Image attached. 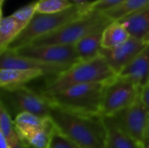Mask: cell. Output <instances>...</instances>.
Here are the masks:
<instances>
[{"label":"cell","instance_id":"obj_9","mask_svg":"<svg viewBox=\"0 0 149 148\" xmlns=\"http://www.w3.org/2000/svg\"><path fill=\"white\" fill-rule=\"evenodd\" d=\"M13 51L19 56L51 65L71 67L79 62L75 44L39 46L28 44Z\"/></svg>","mask_w":149,"mask_h":148},{"label":"cell","instance_id":"obj_30","mask_svg":"<svg viewBox=\"0 0 149 148\" xmlns=\"http://www.w3.org/2000/svg\"><path fill=\"white\" fill-rule=\"evenodd\" d=\"M0 148H10L7 142H6V140H5V139H4V137H3V135L1 133H0Z\"/></svg>","mask_w":149,"mask_h":148},{"label":"cell","instance_id":"obj_27","mask_svg":"<svg viewBox=\"0 0 149 148\" xmlns=\"http://www.w3.org/2000/svg\"><path fill=\"white\" fill-rule=\"evenodd\" d=\"M141 101L143 102V104L145 105V106L149 111V83L145 87H143L141 89Z\"/></svg>","mask_w":149,"mask_h":148},{"label":"cell","instance_id":"obj_10","mask_svg":"<svg viewBox=\"0 0 149 148\" xmlns=\"http://www.w3.org/2000/svg\"><path fill=\"white\" fill-rule=\"evenodd\" d=\"M148 45L142 39L131 37L124 44L113 48H101L100 54L107 61L110 67L118 75L127 65H128Z\"/></svg>","mask_w":149,"mask_h":148},{"label":"cell","instance_id":"obj_19","mask_svg":"<svg viewBox=\"0 0 149 148\" xmlns=\"http://www.w3.org/2000/svg\"><path fill=\"white\" fill-rule=\"evenodd\" d=\"M148 4L149 0H126L119 5L103 12V14L113 22L120 21Z\"/></svg>","mask_w":149,"mask_h":148},{"label":"cell","instance_id":"obj_28","mask_svg":"<svg viewBox=\"0 0 149 148\" xmlns=\"http://www.w3.org/2000/svg\"><path fill=\"white\" fill-rule=\"evenodd\" d=\"M149 145V119L148 121V125H147V128H146V132H145V135H144V140H143V147H146L147 146Z\"/></svg>","mask_w":149,"mask_h":148},{"label":"cell","instance_id":"obj_7","mask_svg":"<svg viewBox=\"0 0 149 148\" xmlns=\"http://www.w3.org/2000/svg\"><path fill=\"white\" fill-rule=\"evenodd\" d=\"M141 92L139 86L118 76L105 83L100 115L110 117L131 106L140 98Z\"/></svg>","mask_w":149,"mask_h":148},{"label":"cell","instance_id":"obj_25","mask_svg":"<svg viewBox=\"0 0 149 148\" xmlns=\"http://www.w3.org/2000/svg\"><path fill=\"white\" fill-rule=\"evenodd\" d=\"M57 127V126H56ZM49 148H79L72 141H71L65 135L56 128Z\"/></svg>","mask_w":149,"mask_h":148},{"label":"cell","instance_id":"obj_6","mask_svg":"<svg viewBox=\"0 0 149 148\" xmlns=\"http://www.w3.org/2000/svg\"><path fill=\"white\" fill-rule=\"evenodd\" d=\"M107 19V17L102 12L92 10L60 29L35 39L31 44L36 46L76 44L86 35L93 31Z\"/></svg>","mask_w":149,"mask_h":148},{"label":"cell","instance_id":"obj_12","mask_svg":"<svg viewBox=\"0 0 149 148\" xmlns=\"http://www.w3.org/2000/svg\"><path fill=\"white\" fill-rule=\"evenodd\" d=\"M118 77L128 80L141 89L149 83V44L145 49L119 74Z\"/></svg>","mask_w":149,"mask_h":148},{"label":"cell","instance_id":"obj_29","mask_svg":"<svg viewBox=\"0 0 149 148\" xmlns=\"http://www.w3.org/2000/svg\"><path fill=\"white\" fill-rule=\"evenodd\" d=\"M69 1L72 2L73 4H78V5H82V6L89 5L91 3L89 0H69Z\"/></svg>","mask_w":149,"mask_h":148},{"label":"cell","instance_id":"obj_2","mask_svg":"<svg viewBox=\"0 0 149 148\" xmlns=\"http://www.w3.org/2000/svg\"><path fill=\"white\" fill-rule=\"evenodd\" d=\"M118 75L110 67L102 55L88 61H79L66 71L49 77L44 88L39 92L43 94L54 93L72 85L89 83H107Z\"/></svg>","mask_w":149,"mask_h":148},{"label":"cell","instance_id":"obj_22","mask_svg":"<svg viewBox=\"0 0 149 148\" xmlns=\"http://www.w3.org/2000/svg\"><path fill=\"white\" fill-rule=\"evenodd\" d=\"M46 119L40 118L31 113H21L17 114L13 120L18 137L31 130L41 127Z\"/></svg>","mask_w":149,"mask_h":148},{"label":"cell","instance_id":"obj_23","mask_svg":"<svg viewBox=\"0 0 149 148\" xmlns=\"http://www.w3.org/2000/svg\"><path fill=\"white\" fill-rule=\"evenodd\" d=\"M73 5L69 0H38L37 13L52 14L65 10Z\"/></svg>","mask_w":149,"mask_h":148},{"label":"cell","instance_id":"obj_32","mask_svg":"<svg viewBox=\"0 0 149 148\" xmlns=\"http://www.w3.org/2000/svg\"><path fill=\"white\" fill-rule=\"evenodd\" d=\"M13 148H28V147H26V146H25V145H24V144L20 140V141L18 142V144H17L15 147H13Z\"/></svg>","mask_w":149,"mask_h":148},{"label":"cell","instance_id":"obj_24","mask_svg":"<svg viewBox=\"0 0 149 148\" xmlns=\"http://www.w3.org/2000/svg\"><path fill=\"white\" fill-rule=\"evenodd\" d=\"M37 3L38 0L31 2L14 11L10 16L27 25L37 12Z\"/></svg>","mask_w":149,"mask_h":148},{"label":"cell","instance_id":"obj_33","mask_svg":"<svg viewBox=\"0 0 149 148\" xmlns=\"http://www.w3.org/2000/svg\"><path fill=\"white\" fill-rule=\"evenodd\" d=\"M144 148H149V145H148V146H147L146 147H144Z\"/></svg>","mask_w":149,"mask_h":148},{"label":"cell","instance_id":"obj_14","mask_svg":"<svg viewBox=\"0 0 149 148\" xmlns=\"http://www.w3.org/2000/svg\"><path fill=\"white\" fill-rule=\"evenodd\" d=\"M56 128L52 118L49 117L41 127L20 135L19 140L28 148H49Z\"/></svg>","mask_w":149,"mask_h":148},{"label":"cell","instance_id":"obj_16","mask_svg":"<svg viewBox=\"0 0 149 148\" xmlns=\"http://www.w3.org/2000/svg\"><path fill=\"white\" fill-rule=\"evenodd\" d=\"M119 22L125 26L131 37L144 40L149 35V4Z\"/></svg>","mask_w":149,"mask_h":148},{"label":"cell","instance_id":"obj_17","mask_svg":"<svg viewBox=\"0 0 149 148\" xmlns=\"http://www.w3.org/2000/svg\"><path fill=\"white\" fill-rule=\"evenodd\" d=\"M27 25L11 16L0 19V53L6 51L9 45L17 38Z\"/></svg>","mask_w":149,"mask_h":148},{"label":"cell","instance_id":"obj_20","mask_svg":"<svg viewBox=\"0 0 149 148\" xmlns=\"http://www.w3.org/2000/svg\"><path fill=\"white\" fill-rule=\"evenodd\" d=\"M104 123L107 130L106 148H143L134 140L113 125L105 120Z\"/></svg>","mask_w":149,"mask_h":148},{"label":"cell","instance_id":"obj_5","mask_svg":"<svg viewBox=\"0 0 149 148\" xmlns=\"http://www.w3.org/2000/svg\"><path fill=\"white\" fill-rule=\"evenodd\" d=\"M1 104L13 120L21 113H31L40 118H48L51 114L52 106L48 99L26 85L1 88Z\"/></svg>","mask_w":149,"mask_h":148},{"label":"cell","instance_id":"obj_18","mask_svg":"<svg viewBox=\"0 0 149 148\" xmlns=\"http://www.w3.org/2000/svg\"><path fill=\"white\" fill-rule=\"evenodd\" d=\"M131 38V35L125 28V26L119 21L112 22L104 30L101 42V48L113 49L125 42Z\"/></svg>","mask_w":149,"mask_h":148},{"label":"cell","instance_id":"obj_4","mask_svg":"<svg viewBox=\"0 0 149 148\" xmlns=\"http://www.w3.org/2000/svg\"><path fill=\"white\" fill-rule=\"evenodd\" d=\"M90 4L86 6L73 4L71 8L65 10L52 14H41L36 12L31 22L9 45L8 49L17 50L31 44L35 39L50 34L65 24L80 18L92 11L90 10Z\"/></svg>","mask_w":149,"mask_h":148},{"label":"cell","instance_id":"obj_3","mask_svg":"<svg viewBox=\"0 0 149 148\" xmlns=\"http://www.w3.org/2000/svg\"><path fill=\"white\" fill-rule=\"evenodd\" d=\"M104 86L105 83L81 84L54 93L42 94L52 106L72 113L100 115Z\"/></svg>","mask_w":149,"mask_h":148},{"label":"cell","instance_id":"obj_31","mask_svg":"<svg viewBox=\"0 0 149 148\" xmlns=\"http://www.w3.org/2000/svg\"><path fill=\"white\" fill-rule=\"evenodd\" d=\"M4 1L5 0H0V15H1V17H3V3H4Z\"/></svg>","mask_w":149,"mask_h":148},{"label":"cell","instance_id":"obj_13","mask_svg":"<svg viewBox=\"0 0 149 148\" xmlns=\"http://www.w3.org/2000/svg\"><path fill=\"white\" fill-rule=\"evenodd\" d=\"M112 22L107 18L75 44L79 61H88L100 55L104 30Z\"/></svg>","mask_w":149,"mask_h":148},{"label":"cell","instance_id":"obj_8","mask_svg":"<svg viewBox=\"0 0 149 148\" xmlns=\"http://www.w3.org/2000/svg\"><path fill=\"white\" fill-rule=\"evenodd\" d=\"M149 119V111L140 98L131 106L103 120L127 134L142 147Z\"/></svg>","mask_w":149,"mask_h":148},{"label":"cell","instance_id":"obj_15","mask_svg":"<svg viewBox=\"0 0 149 148\" xmlns=\"http://www.w3.org/2000/svg\"><path fill=\"white\" fill-rule=\"evenodd\" d=\"M44 76L45 73L38 70L1 69L0 86L1 88H11L25 85L30 81Z\"/></svg>","mask_w":149,"mask_h":148},{"label":"cell","instance_id":"obj_21","mask_svg":"<svg viewBox=\"0 0 149 148\" xmlns=\"http://www.w3.org/2000/svg\"><path fill=\"white\" fill-rule=\"evenodd\" d=\"M0 133L3 135L10 148L15 147L20 141L14 120L3 104L0 105Z\"/></svg>","mask_w":149,"mask_h":148},{"label":"cell","instance_id":"obj_26","mask_svg":"<svg viewBox=\"0 0 149 148\" xmlns=\"http://www.w3.org/2000/svg\"><path fill=\"white\" fill-rule=\"evenodd\" d=\"M126 0H95L92 1L90 4V10L105 12L120 3H123Z\"/></svg>","mask_w":149,"mask_h":148},{"label":"cell","instance_id":"obj_1","mask_svg":"<svg viewBox=\"0 0 149 148\" xmlns=\"http://www.w3.org/2000/svg\"><path fill=\"white\" fill-rule=\"evenodd\" d=\"M55 126L79 148H106L107 130L100 115L84 114L51 108Z\"/></svg>","mask_w":149,"mask_h":148},{"label":"cell","instance_id":"obj_11","mask_svg":"<svg viewBox=\"0 0 149 148\" xmlns=\"http://www.w3.org/2000/svg\"><path fill=\"white\" fill-rule=\"evenodd\" d=\"M1 69H20V70H38L45 73L47 77L56 76L70 67L46 64L34 59L27 58L17 55L13 50L7 49L0 56Z\"/></svg>","mask_w":149,"mask_h":148}]
</instances>
